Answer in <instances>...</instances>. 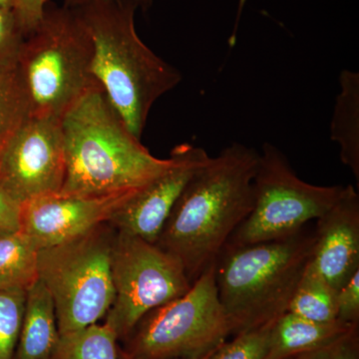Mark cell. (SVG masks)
<instances>
[{"mask_svg":"<svg viewBox=\"0 0 359 359\" xmlns=\"http://www.w3.org/2000/svg\"><path fill=\"white\" fill-rule=\"evenodd\" d=\"M49 0H15L13 13L18 18L25 36L39 25L45 6Z\"/></svg>","mask_w":359,"mask_h":359,"instance_id":"26","label":"cell"},{"mask_svg":"<svg viewBox=\"0 0 359 359\" xmlns=\"http://www.w3.org/2000/svg\"><path fill=\"white\" fill-rule=\"evenodd\" d=\"M358 325L316 323L287 311L271 325L266 359H292L334 341Z\"/></svg>","mask_w":359,"mask_h":359,"instance_id":"15","label":"cell"},{"mask_svg":"<svg viewBox=\"0 0 359 359\" xmlns=\"http://www.w3.org/2000/svg\"><path fill=\"white\" fill-rule=\"evenodd\" d=\"M116 231L109 223L81 237L39 250V278L50 292L59 334L96 325L114 301L111 256Z\"/></svg>","mask_w":359,"mask_h":359,"instance_id":"6","label":"cell"},{"mask_svg":"<svg viewBox=\"0 0 359 359\" xmlns=\"http://www.w3.org/2000/svg\"><path fill=\"white\" fill-rule=\"evenodd\" d=\"M65 177L60 194L98 196L140 191L173 165L142 145L99 85L61 118Z\"/></svg>","mask_w":359,"mask_h":359,"instance_id":"2","label":"cell"},{"mask_svg":"<svg viewBox=\"0 0 359 359\" xmlns=\"http://www.w3.org/2000/svg\"><path fill=\"white\" fill-rule=\"evenodd\" d=\"M59 339L53 299L39 278L25 292V311L14 359H50Z\"/></svg>","mask_w":359,"mask_h":359,"instance_id":"14","label":"cell"},{"mask_svg":"<svg viewBox=\"0 0 359 359\" xmlns=\"http://www.w3.org/2000/svg\"><path fill=\"white\" fill-rule=\"evenodd\" d=\"M313 238L311 263L339 290L359 271V195L353 186L316 219Z\"/></svg>","mask_w":359,"mask_h":359,"instance_id":"13","label":"cell"},{"mask_svg":"<svg viewBox=\"0 0 359 359\" xmlns=\"http://www.w3.org/2000/svg\"><path fill=\"white\" fill-rule=\"evenodd\" d=\"M14 4L15 0H0V7H4V8L13 9Z\"/></svg>","mask_w":359,"mask_h":359,"instance_id":"29","label":"cell"},{"mask_svg":"<svg viewBox=\"0 0 359 359\" xmlns=\"http://www.w3.org/2000/svg\"><path fill=\"white\" fill-rule=\"evenodd\" d=\"M25 302V292L0 290V359H14Z\"/></svg>","mask_w":359,"mask_h":359,"instance_id":"21","label":"cell"},{"mask_svg":"<svg viewBox=\"0 0 359 359\" xmlns=\"http://www.w3.org/2000/svg\"><path fill=\"white\" fill-rule=\"evenodd\" d=\"M313 233L271 242L224 245L215 264L219 302L231 334L275 323L287 313L311 259Z\"/></svg>","mask_w":359,"mask_h":359,"instance_id":"4","label":"cell"},{"mask_svg":"<svg viewBox=\"0 0 359 359\" xmlns=\"http://www.w3.org/2000/svg\"><path fill=\"white\" fill-rule=\"evenodd\" d=\"M140 6V0H90L75 11L93 43L94 79L141 140L153 105L182 81V75L137 34L135 13Z\"/></svg>","mask_w":359,"mask_h":359,"instance_id":"3","label":"cell"},{"mask_svg":"<svg viewBox=\"0 0 359 359\" xmlns=\"http://www.w3.org/2000/svg\"><path fill=\"white\" fill-rule=\"evenodd\" d=\"M337 294L309 261L287 311L316 323H332L337 320Z\"/></svg>","mask_w":359,"mask_h":359,"instance_id":"18","label":"cell"},{"mask_svg":"<svg viewBox=\"0 0 359 359\" xmlns=\"http://www.w3.org/2000/svg\"><path fill=\"white\" fill-rule=\"evenodd\" d=\"M21 230V205L0 190V233Z\"/></svg>","mask_w":359,"mask_h":359,"instance_id":"27","label":"cell"},{"mask_svg":"<svg viewBox=\"0 0 359 359\" xmlns=\"http://www.w3.org/2000/svg\"><path fill=\"white\" fill-rule=\"evenodd\" d=\"M65 177L61 119L28 115L0 153V190L22 205L60 192Z\"/></svg>","mask_w":359,"mask_h":359,"instance_id":"10","label":"cell"},{"mask_svg":"<svg viewBox=\"0 0 359 359\" xmlns=\"http://www.w3.org/2000/svg\"><path fill=\"white\" fill-rule=\"evenodd\" d=\"M27 116V99L16 63L0 66V153Z\"/></svg>","mask_w":359,"mask_h":359,"instance_id":"20","label":"cell"},{"mask_svg":"<svg viewBox=\"0 0 359 359\" xmlns=\"http://www.w3.org/2000/svg\"><path fill=\"white\" fill-rule=\"evenodd\" d=\"M140 191L98 196L60 193L42 196L21 205V230L39 250L62 244L109 223Z\"/></svg>","mask_w":359,"mask_h":359,"instance_id":"11","label":"cell"},{"mask_svg":"<svg viewBox=\"0 0 359 359\" xmlns=\"http://www.w3.org/2000/svg\"><path fill=\"white\" fill-rule=\"evenodd\" d=\"M257 160L255 149L231 144L198 170L175 204L156 245L181 262L192 283L252 212Z\"/></svg>","mask_w":359,"mask_h":359,"instance_id":"1","label":"cell"},{"mask_svg":"<svg viewBox=\"0 0 359 359\" xmlns=\"http://www.w3.org/2000/svg\"><path fill=\"white\" fill-rule=\"evenodd\" d=\"M25 33L13 9L0 7V66L15 65Z\"/></svg>","mask_w":359,"mask_h":359,"instance_id":"23","label":"cell"},{"mask_svg":"<svg viewBox=\"0 0 359 359\" xmlns=\"http://www.w3.org/2000/svg\"><path fill=\"white\" fill-rule=\"evenodd\" d=\"M90 1V0H65L63 2V6L68 7V8H78V7L83 6V4H87V2ZM142 7L144 8H147L149 6H150L152 0H140Z\"/></svg>","mask_w":359,"mask_h":359,"instance_id":"28","label":"cell"},{"mask_svg":"<svg viewBox=\"0 0 359 359\" xmlns=\"http://www.w3.org/2000/svg\"><path fill=\"white\" fill-rule=\"evenodd\" d=\"M330 138L339 145L340 161L359 183V73L344 70L339 76Z\"/></svg>","mask_w":359,"mask_h":359,"instance_id":"16","label":"cell"},{"mask_svg":"<svg viewBox=\"0 0 359 359\" xmlns=\"http://www.w3.org/2000/svg\"><path fill=\"white\" fill-rule=\"evenodd\" d=\"M254 208L228 245H247L292 237L340 200L346 186H316L302 181L282 151L264 143L254 182Z\"/></svg>","mask_w":359,"mask_h":359,"instance_id":"7","label":"cell"},{"mask_svg":"<svg viewBox=\"0 0 359 359\" xmlns=\"http://www.w3.org/2000/svg\"><path fill=\"white\" fill-rule=\"evenodd\" d=\"M93 43L75 9L47 2L39 25L26 34L16 60L28 115L61 119L97 86Z\"/></svg>","mask_w":359,"mask_h":359,"instance_id":"5","label":"cell"},{"mask_svg":"<svg viewBox=\"0 0 359 359\" xmlns=\"http://www.w3.org/2000/svg\"><path fill=\"white\" fill-rule=\"evenodd\" d=\"M215 262L185 294L153 309L134 328L128 356L142 359L202 358L231 334L219 302Z\"/></svg>","mask_w":359,"mask_h":359,"instance_id":"8","label":"cell"},{"mask_svg":"<svg viewBox=\"0 0 359 359\" xmlns=\"http://www.w3.org/2000/svg\"><path fill=\"white\" fill-rule=\"evenodd\" d=\"M358 327L330 344L292 359H359Z\"/></svg>","mask_w":359,"mask_h":359,"instance_id":"24","label":"cell"},{"mask_svg":"<svg viewBox=\"0 0 359 359\" xmlns=\"http://www.w3.org/2000/svg\"><path fill=\"white\" fill-rule=\"evenodd\" d=\"M172 167L135 195L109 224L116 231L156 244L175 204L198 170L209 161L205 149L185 143L171 154Z\"/></svg>","mask_w":359,"mask_h":359,"instance_id":"12","label":"cell"},{"mask_svg":"<svg viewBox=\"0 0 359 359\" xmlns=\"http://www.w3.org/2000/svg\"><path fill=\"white\" fill-rule=\"evenodd\" d=\"M271 325L236 335L224 342L207 359H266Z\"/></svg>","mask_w":359,"mask_h":359,"instance_id":"22","label":"cell"},{"mask_svg":"<svg viewBox=\"0 0 359 359\" xmlns=\"http://www.w3.org/2000/svg\"><path fill=\"white\" fill-rule=\"evenodd\" d=\"M39 250L22 230L0 233V290L26 292L39 280Z\"/></svg>","mask_w":359,"mask_h":359,"instance_id":"17","label":"cell"},{"mask_svg":"<svg viewBox=\"0 0 359 359\" xmlns=\"http://www.w3.org/2000/svg\"><path fill=\"white\" fill-rule=\"evenodd\" d=\"M337 320L351 325L359 321V271L337 290Z\"/></svg>","mask_w":359,"mask_h":359,"instance_id":"25","label":"cell"},{"mask_svg":"<svg viewBox=\"0 0 359 359\" xmlns=\"http://www.w3.org/2000/svg\"><path fill=\"white\" fill-rule=\"evenodd\" d=\"M208 356H209V355H208ZM208 356H205V358H173V359H207ZM125 359H142V358H131V356H127V358Z\"/></svg>","mask_w":359,"mask_h":359,"instance_id":"30","label":"cell"},{"mask_svg":"<svg viewBox=\"0 0 359 359\" xmlns=\"http://www.w3.org/2000/svg\"><path fill=\"white\" fill-rule=\"evenodd\" d=\"M111 273L114 301L106 325L117 339L132 334L139 321L185 294L192 282L181 262L159 245L116 231Z\"/></svg>","mask_w":359,"mask_h":359,"instance_id":"9","label":"cell"},{"mask_svg":"<svg viewBox=\"0 0 359 359\" xmlns=\"http://www.w3.org/2000/svg\"><path fill=\"white\" fill-rule=\"evenodd\" d=\"M117 337L106 323L61 335L50 359H119Z\"/></svg>","mask_w":359,"mask_h":359,"instance_id":"19","label":"cell"}]
</instances>
